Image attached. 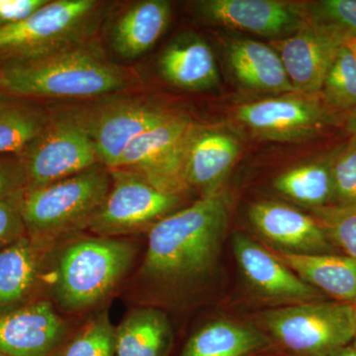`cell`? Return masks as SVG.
<instances>
[{
	"instance_id": "obj_1",
	"label": "cell",
	"mask_w": 356,
	"mask_h": 356,
	"mask_svg": "<svg viewBox=\"0 0 356 356\" xmlns=\"http://www.w3.org/2000/svg\"><path fill=\"white\" fill-rule=\"evenodd\" d=\"M229 224V205L219 192L154 225L142 267L161 286H187L214 268Z\"/></svg>"
},
{
	"instance_id": "obj_2",
	"label": "cell",
	"mask_w": 356,
	"mask_h": 356,
	"mask_svg": "<svg viewBox=\"0 0 356 356\" xmlns=\"http://www.w3.org/2000/svg\"><path fill=\"white\" fill-rule=\"evenodd\" d=\"M130 76L93 40L15 60L0 70V90L15 96L88 98L127 88Z\"/></svg>"
},
{
	"instance_id": "obj_3",
	"label": "cell",
	"mask_w": 356,
	"mask_h": 356,
	"mask_svg": "<svg viewBox=\"0 0 356 356\" xmlns=\"http://www.w3.org/2000/svg\"><path fill=\"white\" fill-rule=\"evenodd\" d=\"M262 331L286 356H331L355 337V309L343 302L293 304L261 314Z\"/></svg>"
},
{
	"instance_id": "obj_4",
	"label": "cell",
	"mask_w": 356,
	"mask_h": 356,
	"mask_svg": "<svg viewBox=\"0 0 356 356\" xmlns=\"http://www.w3.org/2000/svg\"><path fill=\"white\" fill-rule=\"evenodd\" d=\"M104 13L97 0L49 1L23 22L0 27V54L15 62L90 41Z\"/></svg>"
},
{
	"instance_id": "obj_5",
	"label": "cell",
	"mask_w": 356,
	"mask_h": 356,
	"mask_svg": "<svg viewBox=\"0 0 356 356\" xmlns=\"http://www.w3.org/2000/svg\"><path fill=\"white\" fill-rule=\"evenodd\" d=\"M110 187L109 170L98 163L60 181L26 189L22 204L26 229L39 238L89 225Z\"/></svg>"
},
{
	"instance_id": "obj_6",
	"label": "cell",
	"mask_w": 356,
	"mask_h": 356,
	"mask_svg": "<svg viewBox=\"0 0 356 356\" xmlns=\"http://www.w3.org/2000/svg\"><path fill=\"white\" fill-rule=\"evenodd\" d=\"M136 254L134 243L110 236L70 245L58 266V301L69 310H81L102 301L127 273Z\"/></svg>"
},
{
	"instance_id": "obj_7",
	"label": "cell",
	"mask_w": 356,
	"mask_h": 356,
	"mask_svg": "<svg viewBox=\"0 0 356 356\" xmlns=\"http://www.w3.org/2000/svg\"><path fill=\"white\" fill-rule=\"evenodd\" d=\"M194 125L188 115L170 113L136 138L115 168L137 173L156 188L181 195L188 189L185 161Z\"/></svg>"
},
{
	"instance_id": "obj_8",
	"label": "cell",
	"mask_w": 356,
	"mask_h": 356,
	"mask_svg": "<svg viewBox=\"0 0 356 356\" xmlns=\"http://www.w3.org/2000/svg\"><path fill=\"white\" fill-rule=\"evenodd\" d=\"M20 158L26 189L60 181L100 163L92 140L72 110L50 115L43 133Z\"/></svg>"
},
{
	"instance_id": "obj_9",
	"label": "cell",
	"mask_w": 356,
	"mask_h": 356,
	"mask_svg": "<svg viewBox=\"0 0 356 356\" xmlns=\"http://www.w3.org/2000/svg\"><path fill=\"white\" fill-rule=\"evenodd\" d=\"M111 187L89 228L102 236L132 233L158 222L179 205L181 197L156 188L137 173L109 170Z\"/></svg>"
},
{
	"instance_id": "obj_10",
	"label": "cell",
	"mask_w": 356,
	"mask_h": 356,
	"mask_svg": "<svg viewBox=\"0 0 356 356\" xmlns=\"http://www.w3.org/2000/svg\"><path fill=\"white\" fill-rule=\"evenodd\" d=\"M95 145L100 165L113 170L129 145L172 112L137 98H120L72 109Z\"/></svg>"
},
{
	"instance_id": "obj_11",
	"label": "cell",
	"mask_w": 356,
	"mask_h": 356,
	"mask_svg": "<svg viewBox=\"0 0 356 356\" xmlns=\"http://www.w3.org/2000/svg\"><path fill=\"white\" fill-rule=\"evenodd\" d=\"M331 110L315 95H285L247 103L236 116L259 137L294 140L310 137L331 122Z\"/></svg>"
},
{
	"instance_id": "obj_12",
	"label": "cell",
	"mask_w": 356,
	"mask_h": 356,
	"mask_svg": "<svg viewBox=\"0 0 356 356\" xmlns=\"http://www.w3.org/2000/svg\"><path fill=\"white\" fill-rule=\"evenodd\" d=\"M348 41L343 33L309 21L294 34L278 41L277 54L295 93L321 92L332 63Z\"/></svg>"
},
{
	"instance_id": "obj_13",
	"label": "cell",
	"mask_w": 356,
	"mask_h": 356,
	"mask_svg": "<svg viewBox=\"0 0 356 356\" xmlns=\"http://www.w3.org/2000/svg\"><path fill=\"white\" fill-rule=\"evenodd\" d=\"M192 8L205 22L262 36L285 38L307 23L304 6L280 0H199Z\"/></svg>"
},
{
	"instance_id": "obj_14",
	"label": "cell",
	"mask_w": 356,
	"mask_h": 356,
	"mask_svg": "<svg viewBox=\"0 0 356 356\" xmlns=\"http://www.w3.org/2000/svg\"><path fill=\"white\" fill-rule=\"evenodd\" d=\"M232 247L245 282L262 298L292 305L324 298L322 292L302 280L271 250L245 234H234Z\"/></svg>"
},
{
	"instance_id": "obj_15",
	"label": "cell",
	"mask_w": 356,
	"mask_h": 356,
	"mask_svg": "<svg viewBox=\"0 0 356 356\" xmlns=\"http://www.w3.org/2000/svg\"><path fill=\"white\" fill-rule=\"evenodd\" d=\"M248 219L271 250L295 254H334L315 218L278 202L261 201L250 205Z\"/></svg>"
},
{
	"instance_id": "obj_16",
	"label": "cell",
	"mask_w": 356,
	"mask_h": 356,
	"mask_svg": "<svg viewBox=\"0 0 356 356\" xmlns=\"http://www.w3.org/2000/svg\"><path fill=\"white\" fill-rule=\"evenodd\" d=\"M240 153V140L229 131L195 124L185 161L187 187L202 192V197L219 193Z\"/></svg>"
},
{
	"instance_id": "obj_17",
	"label": "cell",
	"mask_w": 356,
	"mask_h": 356,
	"mask_svg": "<svg viewBox=\"0 0 356 356\" xmlns=\"http://www.w3.org/2000/svg\"><path fill=\"white\" fill-rule=\"evenodd\" d=\"M65 325L51 303L36 302L0 316V353L48 356L62 341Z\"/></svg>"
},
{
	"instance_id": "obj_18",
	"label": "cell",
	"mask_w": 356,
	"mask_h": 356,
	"mask_svg": "<svg viewBox=\"0 0 356 356\" xmlns=\"http://www.w3.org/2000/svg\"><path fill=\"white\" fill-rule=\"evenodd\" d=\"M158 70L165 81L186 90L217 86L219 72L209 44L193 33L179 35L159 56Z\"/></svg>"
},
{
	"instance_id": "obj_19",
	"label": "cell",
	"mask_w": 356,
	"mask_h": 356,
	"mask_svg": "<svg viewBox=\"0 0 356 356\" xmlns=\"http://www.w3.org/2000/svg\"><path fill=\"white\" fill-rule=\"evenodd\" d=\"M172 6L166 0H143L122 11L112 23L110 44L121 58H139L153 48L170 24Z\"/></svg>"
},
{
	"instance_id": "obj_20",
	"label": "cell",
	"mask_w": 356,
	"mask_h": 356,
	"mask_svg": "<svg viewBox=\"0 0 356 356\" xmlns=\"http://www.w3.org/2000/svg\"><path fill=\"white\" fill-rule=\"evenodd\" d=\"M227 62L245 88L259 92L295 93L277 51L252 39H234L227 44Z\"/></svg>"
},
{
	"instance_id": "obj_21",
	"label": "cell",
	"mask_w": 356,
	"mask_h": 356,
	"mask_svg": "<svg viewBox=\"0 0 356 356\" xmlns=\"http://www.w3.org/2000/svg\"><path fill=\"white\" fill-rule=\"evenodd\" d=\"M273 254L302 280L343 303H356V261L346 255Z\"/></svg>"
},
{
	"instance_id": "obj_22",
	"label": "cell",
	"mask_w": 356,
	"mask_h": 356,
	"mask_svg": "<svg viewBox=\"0 0 356 356\" xmlns=\"http://www.w3.org/2000/svg\"><path fill=\"white\" fill-rule=\"evenodd\" d=\"M273 346L270 339L259 327L219 320L196 332L180 356H254Z\"/></svg>"
},
{
	"instance_id": "obj_23",
	"label": "cell",
	"mask_w": 356,
	"mask_h": 356,
	"mask_svg": "<svg viewBox=\"0 0 356 356\" xmlns=\"http://www.w3.org/2000/svg\"><path fill=\"white\" fill-rule=\"evenodd\" d=\"M116 356H168L172 332L165 314L138 309L115 330Z\"/></svg>"
},
{
	"instance_id": "obj_24",
	"label": "cell",
	"mask_w": 356,
	"mask_h": 356,
	"mask_svg": "<svg viewBox=\"0 0 356 356\" xmlns=\"http://www.w3.org/2000/svg\"><path fill=\"white\" fill-rule=\"evenodd\" d=\"M39 269V250L21 236L0 250V306L13 305L31 289Z\"/></svg>"
},
{
	"instance_id": "obj_25",
	"label": "cell",
	"mask_w": 356,
	"mask_h": 356,
	"mask_svg": "<svg viewBox=\"0 0 356 356\" xmlns=\"http://www.w3.org/2000/svg\"><path fill=\"white\" fill-rule=\"evenodd\" d=\"M273 187L282 195L312 210L331 205L334 187L330 161L288 170L275 178Z\"/></svg>"
},
{
	"instance_id": "obj_26",
	"label": "cell",
	"mask_w": 356,
	"mask_h": 356,
	"mask_svg": "<svg viewBox=\"0 0 356 356\" xmlns=\"http://www.w3.org/2000/svg\"><path fill=\"white\" fill-rule=\"evenodd\" d=\"M50 115L21 103H0V156H22L48 124Z\"/></svg>"
},
{
	"instance_id": "obj_27",
	"label": "cell",
	"mask_w": 356,
	"mask_h": 356,
	"mask_svg": "<svg viewBox=\"0 0 356 356\" xmlns=\"http://www.w3.org/2000/svg\"><path fill=\"white\" fill-rule=\"evenodd\" d=\"M321 93L327 109L353 111L356 108V60L346 44L332 63Z\"/></svg>"
},
{
	"instance_id": "obj_28",
	"label": "cell",
	"mask_w": 356,
	"mask_h": 356,
	"mask_svg": "<svg viewBox=\"0 0 356 356\" xmlns=\"http://www.w3.org/2000/svg\"><path fill=\"white\" fill-rule=\"evenodd\" d=\"M312 211L334 247L356 261V204H331Z\"/></svg>"
},
{
	"instance_id": "obj_29",
	"label": "cell",
	"mask_w": 356,
	"mask_h": 356,
	"mask_svg": "<svg viewBox=\"0 0 356 356\" xmlns=\"http://www.w3.org/2000/svg\"><path fill=\"white\" fill-rule=\"evenodd\" d=\"M115 329L108 314L103 313L79 332L60 356H116Z\"/></svg>"
},
{
	"instance_id": "obj_30",
	"label": "cell",
	"mask_w": 356,
	"mask_h": 356,
	"mask_svg": "<svg viewBox=\"0 0 356 356\" xmlns=\"http://www.w3.org/2000/svg\"><path fill=\"white\" fill-rule=\"evenodd\" d=\"M307 21L356 37V0H322L305 6Z\"/></svg>"
},
{
	"instance_id": "obj_31",
	"label": "cell",
	"mask_w": 356,
	"mask_h": 356,
	"mask_svg": "<svg viewBox=\"0 0 356 356\" xmlns=\"http://www.w3.org/2000/svg\"><path fill=\"white\" fill-rule=\"evenodd\" d=\"M329 161L334 187L332 204H356V138Z\"/></svg>"
},
{
	"instance_id": "obj_32",
	"label": "cell",
	"mask_w": 356,
	"mask_h": 356,
	"mask_svg": "<svg viewBox=\"0 0 356 356\" xmlns=\"http://www.w3.org/2000/svg\"><path fill=\"white\" fill-rule=\"evenodd\" d=\"M26 189L0 201V248L23 236L26 227L22 216V204Z\"/></svg>"
},
{
	"instance_id": "obj_33",
	"label": "cell",
	"mask_w": 356,
	"mask_h": 356,
	"mask_svg": "<svg viewBox=\"0 0 356 356\" xmlns=\"http://www.w3.org/2000/svg\"><path fill=\"white\" fill-rule=\"evenodd\" d=\"M27 188V177L19 156L0 158V201Z\"/></svg>"
},
{
	"instance_id": "obj_34",
	"label": "cell",
	"mask_w": 356,
	"mask_h": 356,
	"mask_svg": "<svg viewBox=\"0 0 356 356\" xmlns=\"http://www.w3.org/2000/svg\"><path fill=\"white\" fill-rule=\"evenodd\" d=\"M48 2L49 0H0V27L23 22Z\"/></svg>"
},
{
	"instance_id": "obj_35",
	"label": "cell",
	"mask_w": 356,
	"mask_h": 356,
	"mask_svg": "<svg viewBox=\"0 0 356 356\" xmlns=\"http://www.w3.org/2000/svg\"><path fill=\"white\" fill-rule=\"evenodd\" d=\"M331 356H356V346L348 344L334 351Z\"/></svg>"
},
{
	"instance_id": "obj_36",
	"label": "cell",
	"mask_w": 356,
	"mask_h": 356,
	"mask_svg": "<svg viewBox=\"0 0 356 356\" xmlns=\"http://www.w3.org/2000/svg\"><path fill=\"white\" fill-rule=\"evenodd\" d=\"M348 129L356 138V108L350 112V116L348 120Z\"/></svg>"
},
{
	"instance_id": "obj_37",
	"label": "cell",
	"mask_w": 356,
	"mask_h": 356,
	"mask_svg": "<svg viewBox=\"0 0 356 356\" xmlns=\"http://www.w3.org/2000/svg\"><path fill=\"white\" fill-rule=\"evenodd\" d=\"M346 44V47L350 49L351 53H353V57H355L356 60V37L348 40Z\"/></svg>"
},
{
	"instance_id": "obj_38",
	"label": "cell",
	"mask_w": 356,
	"mask_h": 356,
	"mask_svg": "<svg viewBox=\"0 0 356 356\" xmlns=\"http://www.w3.org/2000/svg\"><path fill=\"white\" fill-rule=\"evenodd\" d=\"M353 306H355V339H356V303Z\"/></svg>"
},
{
	"instance_id": "obj_39",
	"label": "cell",
	"mask_w": 356,
	"mask_h": 356,
	"mask_svg": "<svg viewBox=\"0 0 356 356\" xmlns=\"http://www.w3.org/2000/svg\"><path fill=\"white\" fill-rule=\"evenodd\" d=\"M0 356H6V355H1V353H0Z\"/></svg>"
}]
</instances>
